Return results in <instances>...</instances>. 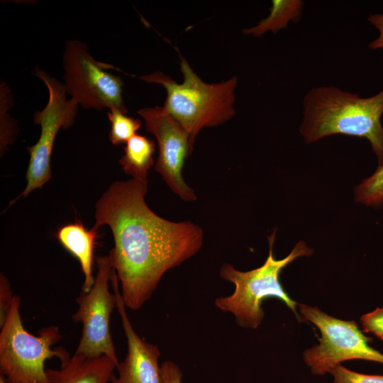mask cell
I'll return each mask as SVG.
<instances>
[{"mask_svg": "<svg viewBox=\"0 0 383 383\" xmlns=\"http://www.w3.org/2000/svg\"><path fill=\"white\" fill-rule=\"evenodd\" d=\"M275 231L268 237L269 255L262 266L242 272L226 263L220 269V277L233 283L235 289L229 296L217 298L215 306L222 311L232 313L241 327L255 329L261 324L264 317L262 303L269 297H275L284 302L299 321H302L296 311L299 304L286 292L279 276L283 269L295 259L311 255L313 251L304 242L299 241L287 257L275 259L272 252Z\"/></svg>", "mask_w": 383, "mask_h": 383, "instance_id": "4", "label": "cell"}, {"mask_svg": "<svg viewBox=\"0 0 383 383\" xmlns=\"http://www.w3.org/2000/svg\"><path fill=\"white\" fill-rule=\"evenodd\" d=\"M14 297L10 282L6 277L0 275V327L6 320Z\"/></svg>", "mask_w": 383, "mask_h": 383, "instance_id": "20", "label": "cell"}, {"mask_svg": "<svg viewBox=\"0 0 383 383\" xmlns=\"http://www.w3.org/2000/svg\"><path fill=\"white\" fill-rule=\"evenodd\" d=\"M328 373L333 376V383H383V375L356 372L341 364L333 367Z\"/></svg>", "mask_w": 383, "mask_h": 383, "instance_id": "18", "label": "cell"}, {"mask_svg": "<svg viewBox=\"0 0 383 383\" xmlns=\"http://www.w3.org/2000/svg\"><path fill=\"white\" fill-rule=\"evenodd\" d=\"M64 85L68 94L84 109H117L128 113L123 99V80L107 71L109 65L94 60L79 40L65 43Z\"/></svg>", "mask_w": 383, "mask_h": 383, "instance_id": "7", "label": "cell"}, {"mask_svg": "<svg viewBox=\"0 0 383 383\" xmlns=\"http://www.w3.org/2000/svg\"><path fill=\"white\" fill-rule=\"evenodd\" d=\"M0 383H7L4 376L0 374Z\"/></svg>", "mask_w": 383, "mask_h": 383, "instance_id": "23", "label": "cell"}, {"mask_svg": "<svg viewBox=\"0 0 383 383\" xmlns=\"http://www.w3.org/2000/svg\"><path fill=\"white\" fill-rule=\"evenodd\" d=\"M302 316L321 332L319 344L304 353V360L314 375H324L338 364L348 360H365L383 364V354L369 345L354 321H343L328 315L317 306L299 304Z\"/></svg>", "mask_w": 383, "mask_h": 383, "instance_id": "6", "label": "cell"}, {"mask_svg": "<svg viewBox=\"0 0 383 383\" xmlns=\"http://www.w3.org/2000/svg\"><path fill=\"white\" fill-rule=\"evenodd\" d=\"M355 194L357 202L374 207L383 205V162L356 187Z\"/></svg>", "mask_w": 383, "mask_h": 383, "instance_id": "17", "label": "cell"}, {"mask_svg": "<svg viewBox=\"0 0 383 383\" xmlns=\"http://www.w3.org/2000/svg\"><path fill=\"white\" fill-rule=\"evenodd\" d=\"M118 364L110 357H85L74 354L59 370L47 369L50 383H110Z\"/></svg>", "mask_w": 383, "mask_h": 383, "instance_id": "12", "label": "cell"}, {"mask_svg": "<svg viewBox=\"0 0 383 383\" xmlns=\"http://www.w3.org/2000/svg\"><path fill=\"white\" fill-rule=\"evenodd\" d=\"M180 70L184 77L181 84L158 71L139 78L165 88L167 97L163 108L187 132L192 151L195 138L203 128L221 125L235 115L234 91L238 78L206 83L182 57Z\"/></svg>", "mask_w": 383, "mask_h": 383, "instance_id": "3", "label": "cell"}, {"mask_svg": "<svg viewBox=\"0 0 383 383\" xmlns=\"http://www.w3.org/2000/svg\"><path fill=\"white\" fill-rule=\"evenodd\" d=\"M35 75L45 84L49 99L45 107L35 112L34 123L40 126V135L37 143L27 148L30 160L26 171V186L11 204L27 196L35 189H42L51 177L50 159L55 138L61 129L70 128L74 123L79 104L67 99L65 87L55 77L37 68Z\"/></svg>", "mask_w": 383, "mask_h": 383, "instance_id": "8", "label": "cell"}, {"mask_svg": "<svg viewBox=\"0 0 383 383\" xmlns=\"http://www.w3.org/2000/svg\"><path fill=\"white\" fill-rule=\"evenodd\" d=\"M160 367L162 383H182V372L177 364L166 360Z\"/></svg>", "mask_w": 383, "mask_h": 383, "instance_id": "21", "label": "cell"}, {"mask_svg": "<svg viewBox=\"0 0 383 383\" xmlns=\"http://www.w3.org/2000/svg\"><path fill=\"white\" fill-rule=\"evenodd\" d=\"M383 89L362 98L334 86L311 89L303 100L299 131L307 143L326 136L343 134L366 138L383 162Z\"/></svg>", "mask_w": 383, "mask_h": 383, "instance_id": "2", "label": "cell"}, {"mask_svg": "<svg viewBox=\"0 0 383 383\" xmlns=\"http://www.w3.org/2000/svg\"><path fill=\"white\" fill-rule=\"evenodd\" d=\"M144 119L148 131L157 139L159 155L155 167L171 190L186 201H195L194 190L184 182V160L192 153L189 135L163 106L138 111Z\"/></svg>", "mask_w": 383, "mask_h": 383, "instance_id": "10", "label": "cell"}, {"mask_svg": "<svg viewBox=\"0 0 383 383\" xmlns=\"http://www.w3.org/2000/svg\"><path fill=\"white\" fill-rule=\"evenodd\" d=\"M367 20L379 31L378 37L369 44V48L372 50L383 49V14H370Z\"/></svg>", "mask_w": 383, "mask_h": 383, "instance_id": "22", "label": "cell"}, {"mask_svg": "<svg viewBox=\"0 0 383 383\" xmlns=\"http://www.w3.org/2000/svg\"><path fill=\"white\" fill-rule=\"evenodd\" d=\"M97 272L91 289L76 299L79 307L72 318L82 325L81 338L74 354L85 357L106 355L118 365L110 332V318L116 306V294L109 289L113 267L108 255L96 258Z\"/></svg>", "mask_w": 383, "mask_h": 383, "instance_id": "9", "label": "cell"}, {"mask_svg": "<svg viewBox=\"0 0 383 383\" xmlns=\"http://www.w3.org/2000/svg\"><path fill=\"white\" fill-rule=\"evenodd\" d=\"M97 231L94 227L87 230L82 223L75 222L60 227L56 233L60 244L75 257L80 264L84 277L82 292H89L95 281L92 272Z\"/></svg>", "mask_w": 383, "mask_h": 383, "instance_id": "13", "label": "cell"}, {"mask_svg": "<svg viewBox=\"0 0 383 383\" xmlns=\"http://www.w3.org/2000/svg\"><path fill=\"white\" fill-rule=\"evenodd\" d=\"M126 114L117 109H112L108 112V118L111 123L109 140L114 145L126 143L142 126L140 120L127 116Z\"/></svg>", "mask_w": 383, "mask_h": 383, "instance_id": "16", "label": "cell"}, {"mask_svg": "<svg viewBox=\"0 0 383 383\" xmlns=\"http://www.w3.org/2000/svg\"><path fill=\"white\" fill-rule=\"evenodd\" d=\"M21 297L14 295L4 325L0 327V374L7 383H50L45 362L57 357L60 365L70 359L62 347H51L62 339L57 326L42 328L38 335L23 327L20 313Z\"/></svg>", "mask_w": 383, "mask_h": 383, "instance_id": "5", "label": "cell"}, {"mask_svg": "<svg viewBox=\"0 0 383 383\" xmlns=\"http://www.w3.org/2000/svg\"><path fill=\"white\" fill-rule=\"evenodd\" d=\"M304 2L300 0H274L269 16L254 27L243 30L245 34L260 37L270 30L277 33L290 22H298L303 11Z\"/></svg>", "mask_w": 383, "mask_h": 383, "instance_id": "15", "label": "cell"}, {"mask_svg": "<svg viewBox=\"0 0 383 383\" xmlns=\"http://www.w3.org/2000/svg\"><path fill=\"white\" fill-rule=\"evenodd\" d=\"M362 330L383 341V308H377L360 318Z\"/></svg>", "mask_w": 383, "mask_h": 383, "instance_id": "19", "label": "cell"}, {"mask_svg": "<svg viewBox=\"0 0 383 383\" xmlns=\"http://www.w3.org/2000/svg\"><path fill=\"white\" fill-rule=\"evenodd\" d=\"M155 142L141 135H133L124 148L118 162L124 172L133 179L148 181V172L154 164Z\"/></svg>", "mask_w": 383, "mask_h": 383, "instance_id": "14", "label": "cell"}, {"mask_svg": "<svg viewBox=\"0 0 383 383\" xmlns=\"http://www.w3.org/2000/svg\"><path fill=\"white\" fill-rule=\"evenodd\" d=\"M148 181H116L96 204L94 228L108 225L114 247L110 262L126 307L140 309L163 275L196 255L204 233L191 222L161 218L146 204Z\"/></svg>", "mask_w": 383, "mask_h": 383, "instance_id": "1", "label": "cell"}, {"mask_svg": "<svg viewBox=\"0 0 383 383\" xmlns=\"http://www.w3.org/2000/svg\"><path fill=\"white\" fill-rule=\"evenodd\" d=\"M111 283L116 297V309L120 315L126 337L127 354L119 362L110 383H162L161 367L158 360V347L142 339L133 329L128 317L126 305L119 289L118 279L114 271Z\"/></svg>", "mask_w": 383, "mask_h": 383, "instance_id": "11", "label": "cell"}]
</instances>
